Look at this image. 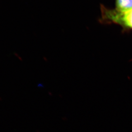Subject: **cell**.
<instances>
[{
  "label": "cell",
  "mask_w": 132,
  "mask_h": 132,
  "mask_svg": "<svg viewBox=\"0 0 132 132\" xmlns=\"http://www.w3.org/2000/svg\"><path fill=\"white\" fill-rule=\"evenodd\" d=\"M101 24H119L125 29H132V9L125 12H119L114 9L100 5Z\"/></svg>",
  "instance_id": "cell-1"
},
{
  "label": "cell",
  "mask_w": 132,
  "mask_h": 132,
  "mask_svg": "<svg viewBox=\"0 0 132 132\" xmlns=\"http://www.w3.org/2000/svg\"><path fill=\"white\" fill-rule=\"evenodd\" d=\"M132 9V0H116L115 8L119 12H125Z\"/></svg>",
  "instance_id": "cell-2"
}]
</instances>
